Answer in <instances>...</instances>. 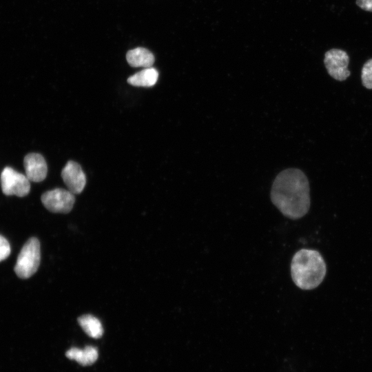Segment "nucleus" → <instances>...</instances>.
Wrapping results in <instances>:
<instances>
[{"label":"nucleus","mask_w":372,"mask_h":372,"mask_svg":"<svg viewBox=\"0 0 372 372\" xmlns=\"http://www.w3.org/2000/svg\"><path fill=\"white\" fill-rule=\"evenodd\" d=\"M41 260L40 243L37 238H30L23 246L17 260L14 271L18 277L26 279L38 269Z\"/></svg>","instance_id":"nucleus-3"},{"label":"nucleus","mask_w":372,"mask_h":372,"mask_svg":"<svg viewBox=\"0 0 372 372\" xmlns=\"http://www.w3.org/2000/svg\"><path fill=\"white\" fill-rule=\"evenodd\" d=\"M271 200L290 219H299L306 215L311 202L309 183L304 173L296 168L279 173L272 185Z\"/></svg>","instance_id":"nucleus-1"},{"label":"nucleus","mask_w":372,"mask_h":372,"mask_svg":"<svg viewBox=\"0 0 372 372\" xmlns=\"http://www.w3.org/2000/svg\"><path fill=\"white\" fill-rule=\"evenodd\" d=\"M10 254V246L8 241L0 235V262L6 259Z\"/></svg>","instance_id":"nucleus-14"},{"label":"nucleus","mask_w":372,"mask_h":372,"mask_svg":"<svg viewBox=\"0 0 372 372\" xmlns=\"http://www.w3.org/2000/svg\"><path fill=\"white\" fill-rule=\"evenodd\" d=\"M158 72L154 68H146L141 71L130 76L127 83L136 87H152L156 84Z\"/></svg>","instance_id":"nucleus-10"},{"label":"nucleus","mask_w":372,"mask_h":372,"mask_svg":"<svg viewBox=\"0 0 372 372\" xmlns=\"http://www.w3.org/2000/svg\"><path fill=\"white\" fill-rule=\"evenodd\" d=\"M127 63L132 67L149 68L154 63L153 54L147 49L142 47L129 50L126 54Z\"/></svg>","instance_id":"nucleus-9"},{"label":"nucleus","mask_w":372,"mask_h":372,"mask_svg":"<svg viewBox=\"0 0 372 372\" xmlns=\"http://www.w3.org/2000/svg\"><path fill=\"white\" fill-rule=\"evenodd\" d=\"M25 176L32 182L43 181L48 172L47 163L43 156L37 153H30L24 158Z\"/></svg>","instance_id":"nucleus-8"},{"label":"nucleus","mask_w":372,"mask_h":372,"mask_svg":"<svg viewBox=\"0 0 372 372\" xmlns=\"http://www.w3.org/2000/svg\"><path fill=\"white\" fill-rule=\"evenodd\" d=\"M356 4L362 10L372 12V0H356Z\"/></svg>","instance_id":"nucleus-15"},{"label":"nucleus","mask_w":372,"mask_h":372,"mask_svg":"<svg viewBox=\"0 0 372 372\" xmlns=\"http://www.w3.org/2000/svg\"><path fill=\"white\" fill-rule=\"evenodd\" d=\"M349 58L347 53L340 49H331L324 54V63L328 74L334 79L342 81L351 74L348 70Z\"/></svg>","instance_id":"nucleus-5"},{"label":"nucleus","mask_w":372,"mask_h":372,"mask_svg":"<svg viewBox=\"0 0 372 372\" xmlns=\"http://www.w3.org/2000/svg\"><path fill=\"white\" fill-rule=\"evenodd\" d=\"M78 322L90 337L99 338L102 336L103 329L101 322L96 318L91 315H84L78 318Z\"/></svg>","instance_id":"nucleus-12"},{"label":"nucleus","mask_w":372,"mask_h":372,"mask_svg":"<svg viewBox=\"0 0 372 372\" xmlns=\"http://www.w3.org/2000/svg\"><path fill=\"white\" fill-rule=\"evenodd\" d=\"M41 201L49 211L54 213L66 214L72 209L75 198L70 191L56 188L45 192L41 196Z\"/></svg>","instance_id":"nucleus-6"},{"label":"nucleus","mask_w":372,"mask_h":372,"mask_svg":"<svg viewBox=\"0 0 372 372\" xmlns=\"http://www.w3.org/2000/svg\"><path fill=\"white\" fill-rule=\"evenodd\" d=\"M61 177L68 190L74 194L81 193L86 184L85 174L81 165L72 161H68L63 168Z\"/></svg>","instance_id":"nucleus-7"},{"label":"nucleus","mask_w":372,"mask_h":372,"mask_svg":"<svg viewBox=\"0 0 372 372\" xmlns=\"http://www.w3.org/2000/svg\"><path fill=\"white\" fill-rule=\"evenodd\" d=\"M327 273L326 263L316 250L302 249L293 256L291 275L295 285L301 289L316 288Z\"/></svg>","instance_id":"nucleus-2"},{"label":"nucleus","mask_w":372,"mask_h":372,"mask_svg":"<svg viewBox=\"0 0 372 372\" xmlns=\"http://www.w3.org/2000/svg\"><path fill=\"white\" fill-rule=\"evenodd\" d=\"M361 80L364 87L372 90V59L366 61L363 65Z\"/></svg>","instance_id":"nucleus-13"},{"label":"nucleus","mask_w":372,"mask_h":372,"mask_svg":"<svg viewBox=\"0 0 372 372\" xmlns=\"http://www.w3.org/2000/svg\"><path fill=\"white\" fill-rule=\"evenodd\" d=\"M66 356L71 360H74L81 365H90L98 358V351L96 348L87 346L84 349L78 348H71L66 352Z\"/></svg>","instance_id":"nucleus-11"},{"label":"nucleus","mask_w":372,"mask_h":372,"mask_svg":"<svg viewBox=\"0 0 372 372\" xmlns=\"http://www.w3.org/2000/svg\"><path fill=\"white\" fill-rule=\"evenodd\" d=\"M30 182L25 175L10 167H5L1 174V189L7 196H26L30 190Z\"/></svg>","instance_id":"nucleus-4"}]
</instances>
